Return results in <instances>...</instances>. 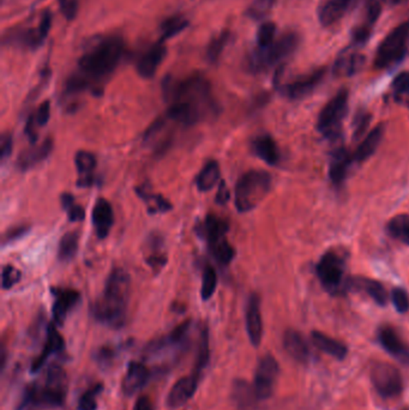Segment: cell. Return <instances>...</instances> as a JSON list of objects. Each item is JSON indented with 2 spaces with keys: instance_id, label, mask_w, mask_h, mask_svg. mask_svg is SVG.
I'll list each match as a JSON object with an SVG mask.
<instances>
[{
  "instance_id": "obj_1",
  "label": "cell",
  "mask_w": 409,
  "mask_h": 410,
  "mask_svg": "<svg viewBox=\"0 0 409 410\" xmlns=\"http://www.w3.org/2000/svg\"><path fill=\"white\" fill-rule=\"evenodd\" d=\"M131 277L123 268H114L106 280L104 292L91 306L96 322L112 329L124 326L128 315Z\"/></svg>"
},
{
  "instance_id": "obj_2",
  "label": "cell",
  "mask_w": 409,
  "mask_h": 410,
  "mask_svg": "<svg viewBox=\"0 0 409 410\" xmlns=\"http://www.w3.org/2000/svg\"><path fill=\"white\" fill-rule=\"evenodd\" d=\"M124 53V41L120 37L102 39L86 50L79 59V73L94 87V95H101L100 83L108 78L117 68Z\"/></svg>"
},
{
  "instance_id": "obj_3",
  "label": "cell",
  "mask_w": 409,
  "mask_h": 410,
  "mask_svg": "<svg viewBox=\"0 0 409 410\" xmlns=\"http://www.w3.org/2000/svg\"><path fill=\"white\" fill-rule=\"evenodd\" d=\"M162 91L167 102H185L200 110L205 118L215 117L220 112L218 104L213 97L211 86L200 75H193L191 77L179 82L167 77L162 82Z\"/></svg>"
},
{
  "instance_id": "obj_4",
  "label": "cell",
  "mask_w": 409,
  "mask_h": 410,
  "mask_svg": "<svg viewBox=\"0 0 409 410\" xmlns=\"http://www.w3.org/2000/svg\"><path fill=\"white\" fill-rule=\"evenodd\" d=\"M273 179L265 170H249L238 179L234 188V204L241 214L258 206L272 188Z\"/></svg>"
},
{
  "instance_id": "obj_5",
  "label": "cell",
  "mask_w": 409,
  "mask_h": 410,
  "mask_svg": "<svg viewBox=\"0 0 409 410\" xmlns=\"http://www.w3.org/2000/svg\"><path fill=\"white\" fill-rule=\"evenodd\" d=\"M37 406L46 408H59L64 406L68 395V375L58 364H52L45 374L41 384L30 387Z\"/></svg>"
},
{
  "instance_id": "obj_6",
  "label": "cell",
  "mask_w": 409,
  "mask_h": 410,
  "mask_svg": "<svg viewBox=\"0 0 409 410\" xmlns=\"http://www.w3.org/2000/svg\"><path fill=\"white\" fill-rule=\"evenodd\" d=\"M301 45V37L296 32H286L278 40H275L268 48H258L249 58L251 72L267 71L275 65L291 57Z\"/></svg>"
},
{
  "instance_id": "obj_7",
  "label": "cell",
  "mask_w": 409,
  "mask_h": 410,
  "mask_svg": "<svg viewBox=\"0 0 409 410\" xmlns=\"http://www.w3.org/2000/svg\"><path fill=\"white\" fill-rule=\"evenodd\" d=\"M409 21L394 28L378 46L374 66L379 70L390 68L401 63L408 50Z\"/></svg>"
},
{
  "instance_id": "obj_8",
  "label": "cell",
  "mask_w": 409,
  "mask_h": 410,
  "mask_svg": "<svg viewBox=\"0 0 409 410\" xmlns=\"http://www.w3.org/2000/svg\"><path fill=\"white\" fill-rule=\"evenodd\" d=\"M316 271L324 289L332 295H340L347 291L345 260L341 253L334 250L327 251L319 260Z\"/></svg>"
},
{
  "instance_id": "obj_9",
  "label": "cell",
  "mask_w": 409,
  "mask_h": 410,
  "mask_svg": "<svg viewBox=\"0 0 409 410\" xmlns=\"http://www.w3.org/2000/svg\"><path fill=\"white\" fill-rule=\"evenodd\" d=\"M348 91L342 89L321 110L317 130L327 138H336L340 135L342 121L348 112Z\"/></svg>"
},
{
  "instance_id": "obj_10",
  "label": "cell",
  "mask_w": 409,
  "mask_h": 410,
  "mask_svg": "<svg viewBox=\"0 0 409 410\" xmlns=\"http://www.w3.org/2000/svg\"><path fill=\"white\" fill-rule=\"evenodd\" d=\"M371 382L379 396L383 398H395L403 390V380L400 371L395 366L379 362L371 369Z\"/></svg>"
},
{
  "instance_id": "obj_11",
  "label": "cell",
  "mask_w": 409,
  "mask_h": 410,
  "mask_svg": "<svg viewBox=\"0 0 409 410\" xmlns=\"http://www.w3.org/2000/svg\"><path fill=\"white\" fill-rule=\"evenodd\" d=\"M278 364L276 359L272 355H265L259 360L256 369L254 390L257 400L264 401L273 396L275 384L278 380Z\"/></svg>"
},
{
  "instance_id": "obj_12",
  "label": "cell",
  "mask_w": 409,
  "mask_h": 410,
  "mask_svg": "<svg viewBox=\"0 0 409 410\" xmlns=\"http://www.w3.org/2000/svg\"><path fill=\"white\" fill-rule=\"evenodd\" d=\"M325 68H321L292 79L291 82L278 84V91L289 100H301L314 92L325 76Z\"/></svg>"
},
{
  "instance_id": "obj_13",
  "label": "cell",
  "mask_w": 409,
  "mask_h": 410,
  "mask_svg": "<svg viewBox=\"0 0 409 410\" xmlns=\"http://www.w3.org/2000/svg\"><path fill=\"white\" fill-rule=\"evenodd\" d=\"M55 302L52 307V315L55 325L63 326L68 313L81 302V293L73 288H52Z\"/></svg>"
},
{
  "instance_id": "obj_14",
  "label": "cell",
  "mask_w": 409,
  "mask_h": 410,
  "mask_svg": "<svg viewBox=\"0 0 409 410\" xmlns=\"http://www.w3.org/2000/svg\"><path fill=\"white\" fill-rule=\"evenodd\" d=\"M229 224L227 219L220 217L218 215H207L204 221L196 227V233L207 242L208 247L218 245L220 242L227 240Z\"/></svg>"
},
{
  "instance_id": "obj_15",
  "label": "cell",
  "mask_w": 409,
  "mask_h": 410,
  "mask_svg": "<svg viewBox=\"0 0 409 410\" xmlns=\"http://www.w3.org/2000/svg\"><path fill=\"white\" fill-rule=\"evenodd\" d=\"M365 65V57L355 50V47H347L340 52L332 66V73L336 77H352L359 73Z\"/></svg>"
},
{
  "instance_id": "obj_16",
  "label": "cell",
  "mask_w": 409,
  "mask_h": 410,
  "mask_svg": "<svg viewBox=\"0 0 409 410\" xmlns=\"http://www.w3.org/2000/svg\"><path fill=\"white\" fill-rule=\"evenodd\" d=\"M246 331L252 346H258L263 338V322L260 313V299L254 293L251 294L246 306Z\"/></svg>"
},
{
  "instance_id": "obj_17",
  "label": "cell",
  "mask_w": 409,
  "mask_h": 410,
  "mask_svg": "<svg viewBox=\"0 0 409 410\" xmlns=\"http://www.w3.org/2000/svg\"><path fill=\"white\" fill-rule=\"evenodd\" d=\"M354 0H322L317 9L318 21L323 27H332L350 11Z\"/></svg>"
},
{
  "instance_id": "obj_18",
  "label": "cell",
  "mask_w": 409,
  "mask_h": 410,
  "mask_svg": "<svg viewBox=\"0 0 409 410\" xmlns=\"http://www.w3.org/2000/svg\"><path fill=\"white\" fill-rule=\"evenodd\" d=\"M91 221L97 239L104 240L108 237L114 224V211L112 205L105 198H99L91 211Z\"/></svg>"
},
{
  "instance_id": "obj_19",
  "label": "cell",
  "mask_w": 409,
  "mask_h": 410,
  "mask_svg": "<svg viewBox=\"0 0 409 410\" xmlns=\"http://www.w3.org/2000/svg\"><path fill=\"white\" fill-rule=\"evenodd\" d=\"M353 164H355L353 154L347 150L345 146H339L332 150L329 166V178L334 186H341L347 179L350 166Z\"/></svg>"
},
{
  "instance_id": "obj_20",
  "label": "cell",
  "mask_w": 409,
  "mask_h": 410,
  "mask_svg": "<svg viewBox=\"0 0 409 410\" xmlns=\"http://www.w3.org/2000/svg\"><path fill=\"white\" fill-rule=\"evenodd\" d=\"M53 139L46 138L40 146L24 149L17 157L16 167L21 172H27L29 169L34 168L35 166L48 159L50 153L53 151Z\"/></svg>"
},
{
  "instance_id": "obj_21",
  "label": "cell",
  "mask_w": 409,
  "mask_h": 410,
  "mask_svg": "<svg viewBox=\"0 0 409 410\" xmlns=\"http://www.w3.org/2000/svg\"><path fill=\"white\" fill-rule=\"evenodd\" d=\"M378 341L386 351L396 359L409 362V346L400 335L391 326H382L378 330Z\"/></svg>"
},
{
  "instance_id": "obj_22",
  "label": "cell",
  "mask_w": 409,
  "mask_h": 410,
  "mask_svg": "<svg viewBox=\"0 0 409 410\" xmlns=\"http://www.w3.org/2000/svg\"><path fill=\"white\" fill-rule=\"evenodd\" d=\"M198 379L200 378L195 374L179 379L169 391L167 396V406L172 409H175L187 404L195 395Z\"/></svg>"
},
{
  "instance_id": "obj_23",
  "label": "cell",
  "mask_w": 409,
  "mask_h": 410,
  "mask_svg": "<svg viewBox=\"0 0 409 410\" xmlns=\"http://www.w3.org/2000/svg\"><path fill=\"white\" fill-rule=\"evenodd\" d=\"M75 164L78 172V179L76 184L81 188H88L97 184V177L94 170L96 168V156L89 151L79 150L75 155Z\"/></svg>"
},
{
  "instance_id": "obj_24",
  "label": "cell",
  "mask_w": 409,
  "mask_h": 410,
  "mask_svg": "<svg viewBox=\"0 0 409 410\" xmlns=\"http://www.w3.org/2000/svg\"><path fill=\"white\" fill-rule=\"evenodd\" d=\"M251 149L258 159L269 166H278L281 161V151L278 143L270 135H259L251 141Z\"/></svg>"
},
{
  "instance_id": "obj_25",
  "label": "cell",
  "mask_w": 409,
  "mask_h": 410,
  "mask_svg": "<svg viewBox=\"0 0 409 410\" xmlns=\"http://www.w3.org/2000/svg\"><path fill=\"white\" fill-rule=\"evenodd\" d=\"M149 378H151V372L146 364L132 361L129 364L128 371L124 377V393L126 396H133L144 387Z\"/></svg>"
},
{
  "instance_id": "obj_26",
  "label": "cell",
  "mask_w": 409,
  "mask_h": 410,
  "mask_svg": "<svg viewBox=\"0 0 409 410\" xmlns=\"http://www.w3.org/2000/svg\"><path fill=\"white\" fill-rule=\"evenodd\" d=\"M166 53H167V50H166L162 41L153 46L151 50L144 53V55L138 61V64H137L138 75L142 78H146V79H151V78L154 77L156 72H158V70H159L160 65H161L162 60L166 57Z\"/></svg>"
},
{
  "instance_id": "obj_27",
  "label": "cell",
  "mask_w": 409,
  "mask_h": 410,
  "mask_svg": "<svg viewBox=\"0 0 409 410\" xmlns=\"http://www.w3.org/2000/svg\"><path fill=\"white\" fill-rule=\"evenodd\" d=\"M347 289H355V291H363L370 295L371 299L379 306H386L388 304L387 289L384 288L382 283L378 282L376 280L366 277H353L347 280L345 284Z\"/></svg>"
},
{
  "instance_id": "obj_28",
  "label": "cell",
  "mask_w": 409,
  "mask_h": 410,
  "mask_svg": "<svg viewBox=\"0 0 409 410\" xmlns=\"http://www.w3.org/2000/svg\"><path fill=\"white\" fill-rule=\"evenodd\" d=\"M64 338L58 333L55 328V324L52 323L47 328V338H46L45 346L42 349L41 354L37 356V360L32 364V372H37L46 364L47 359L55 353H60L64 349Z\"/></svg>"
},
{
  "instance_id": "obj_29",
  "label": "cell",
  "mask_w": 409,
  "mask_h": 410,
  "mask_svg": "<svg viewBox=\"0 0 409 410\" xmlns=\"http://www.w3.org/2000/svg\"><path fill=\"white\" fill-rule=\"evenodd\" d=\"M283 346L289 356L301 364H306L311 358L307 343L296 330H287L283 335Z\"/></svg>"
},
{
  "instance_id": "obj_30",
  "label": "cell",
  "mask_w": 409,
  "mask_h": 410,
  "mask_svg": "<svg viewBox=\"0 0 409 410\" xmlns=\"http://www.w3.org/2000/svg\"><path fill=\"white\" fill-rule=\"evenodd\" d=\"M135 192H136L137 196L146 203V211L151 215L164 214L173 209L172 203L167 198H164L162 195H159V193L151 192V186L146 184L137 186L135 188Z\"/></svg>"
},
{
  "instance_id": "obj_31",
  "label": "cell",
  "mask_w": 409,
  "mask_h": 410,
  "mask_svg": "<svg viewBox=\"0 0 409 410\" xmlns=\"http://www.w3.org/2000/svg\"><path fill=\"white\" fill-rule=\"evenodd\" d=\"M164 237L159 233H151L146 246L151 251L149 255L146 257V263L155 273H159L167 264V255L164 252Z\"/></svg>"
},
{
  "instance_id": "obj_32",
  "label": "cell",
  "mask_w": 409,
  "mask_h": 410,
  "mask_svg": "<svg viewBox=\"0 0 409 410\" xmlns=\"http://www.w3.org/2000/svg\"><path fill=\"white\" fill-rule=\"evenodd\" d=\"M383 135H384V126L383 125H378V126L373 128L371 133H368L366 138H364L363 141L360 143V146L356 148V150L352 153L355 164L364 162L377 151L378 146L382 141Z\"/></svg>"
},
{
  "instance_id": "obj_33",
  "label": "cell",
  "mask_w": 409,
  "mask_h": 410,
  "mask_svg": "<svg viewBox=\"0 0 409 410\" xmlns=\"http://www.w3.org/2000/svg\"><path fill=\"white\" fill-rule=\"evenodd\" d=\"M311 340L314 342V346H317L319 351H323L327 355L335 358L337 360H343L348 354V348L335 338H329L325 333L321 331H312Z\"/></svg>"
},
{
  "instance_id": "obj_34",
  "label": "cell",
  "mask_w": 409,
  "mask_h": 410,
  "mask_svg": "<svg viewBox=\"0 0 409 410\" xmlns=\"http://www.w3.org/2000/svg\"><path fill=\"white\" fill-rule=\"evenodd\" d=\"M220 164L216 159H210L204 164V167L200 169V173L197 174L196 186L200 192H209L220 182Z\"/></svg>"
},
{
  "instance_id": "obj_35",
  "label": "cell",
  "mask_w": 409,
  "mask_h": 410,
  "mask_svg": "<svg viewBox=\"0 0 409 410\" xmlns=\"http://www.w3.org/2000/svg\"><path fill=\"white\" fill-rule=\"evenodd\" d=\"M79 247V234L76 231L65 233L61 237L58 247V260L60 262H70L77 255Z\"/></svg>"
},
{
  "instance_id": "obj_36",
  "label": "cell",
  "mask_w": 409,
  "mask_h": 410,
  "mask_svg": "<svg viewBox=\"0 0 409 410\" xmlns=\"http://www.w3.org/2000/svg\"><path fill=\"white\" fill-rule=\"evenodd\" d=\"M210 359V346H209V330L208 326L200 330V340H198V349H197V356H196L195 372L193 374L198 378L203 369L207 367Z\"/></svg>"
},
{
  "instance_id": "obj_37",
  "label": "cell",
  "mask_w": 409,
  "mask_h": 410,
  "mask_svg": "<svg viewBox=\"0 0 409 410\" xmlns=\"http://www.w3.org/2000/svg\"><path fill=\"white\" fill-rule=\"evenodd\" d=\"M387 232L395 240L409 245V215H397L388 222Z\"/></svg>"
},
{
  "instance_id": "obj_38",
  "label": "cell",
  "mask_w": 409,
  "mask_h": 410,
  "mask_svg": "<svg viewBox=\"0 0 409 410\" xmlns=\"http://www.w3.org/2000/svg\"><path fill=\"white\" fill-rule=\"evenodd\" d=\"M233 401L241 408L250 406L254 400H257L254 387L249 385L245 380H236L232 389Z\"/></svg>"
},
{
  "instance_id": "obj_39",
  "label": "cell",
  "mask_w": 409,
  "mask_h": 410,
  "mask_svg": "<svg viewBox=\"0 0 409 410\" xmlns=\"http://www.w3.org/2000/svg\"><path fill=\"white\" fill-rule=\"evenodd\" d=\"M392 95L397 102L409 107V71L399 73L391 83Z\"/></svg>"
},
{
  "instance_id": "obj_40",
  "label": "cell",
  "mask_w": 409,
  "mask_h": 410,
  "mask_svg": "<svg viewBox=\"0 0 409 410\" xmlns=\"http://www.w3.org/2000/svg\"><path fill=\"white\" fill-rule=\"evenodd\" d=\"M60 203L63 209L66 211L70 222H81L86 219V209L82 205L76 203L75 197L71 193H63L60 196Z\"/></svg>"
},
{
  "instance_id": "obj_41",
  "label": "cell",
  "mask_w": 409,
  "mask_h": 410,
  "mask_svg": "<svg viewBox=\"0 0 409 410\" xmlns=\"http://www.w3.org/2000/svg\"><path fill=\"white\" fill-rule=\"evenodd\" d=\"M218 287V273L214 266L205 265L202 276V288H200V296L204 301L209 300L211 296L214 295L215 291Z\"/></svg>"
},
{
  "instance_id": "obj_42",
  "label": "cell",
  "mask_w": 409,
  "mask_h": 410,
  "mask_svg": "<svg viewBox=\"0 0 409 410\" xmlns=\"http://www.w3.org/2000/svg\"><path fill=\"white\" fill-rule=\"evenodd\" d=\"M210 253L221 266H228L236 257V248L228 240L220 242L218 245L209 247Z\"/></svg>"
},
{
  "instance_id": "obj_43",
  "label": "cell",
  "mask_w": 409,
  "mask_h": 410,
  "mask_svg": "<svg viewBox=\"0 0 409 410\" xmlns=\"http://www.w3.org/2000/svg\"><path fill=\"white\" fill-rule=\"evenodd\" d=\"M189 26V21L182 17H178V16H173L169 19L164 21V23L161 24V32H162V40L164 41L167 39L175 37L179 32H182V30L187 29Z\"/></svg>"
},
{
  "instance_id": "obj_44",
  "label": "cell",
  "mask_w": 409,
  "mask_h": 410,
  "mask_svg": "<svg viewBox=\"0 0 409 410\" xmlns=\"http://www.w3.org/2000/svg\"><path fill=\"white\" fill-rule=\"evenodd\" d=\"M228 41H229V32H222L218 37L213 39L210 41L209 46H208V50H207V58L209 60L210 63H218L220 57L223 53V50L226 48Z\"/></svg>"
},
{
  "instance_id": "obj_45",
  "label": "cell",
  "mask_w": 409,
  "mask_h": 410,
  "mask_svg": "<svg viewBox=\"0 0 409 410\" xmlns=\"http://www.w3.org/2000/svg\"><path fill=\"white\" fill-rule=\"evenodd\" d=\"M275 3L276 0H254V3L246 11V14L255 21L265 19L273 11Z\"/></svg>"
},
{
  "instance_id": "obj_46",
  "label": "cell",
  "mask_w": 409,
  "mask_h": 410,
  "mask_svg": "<svg viewBox=\"0 0 409 410\" xmlns=\"http://www.w3.org/2000/svg\"><path fill=\"white\" fill-rule=\"evenodd\" d=\"M102 390H104L102 384H96L94 387H89L78 401V410L97 409V396L100 395Z\"/></svg>"
},
{
  "instance_id": "obj_47",
  "label": "cell",
  "mask_w": 409,
  "mask_h": 410,
  "mask_svg": "<svg viewBox=\"0 0 409 410\" xmlns=\"http://www.w3.org/2000/svg\"><path fill=\"white\" fill-rule=\"evenodd\" d=\"M276 37V24L273 22H264L260 24L257 32V46L258 48H268L273 45Z\"/></svg>"
},
{
  "instance_id": "obj_48",
  "label": "cell",
  "mask_w": 409,
  "mask_h": 410,
  "mask_svg": "<svg viewBox=\"0 0 409 410\" xmlns=\"http://www.w3.org/2000/svg\"><path fill=\"white\" fill-rule=\"evenodd\" d=\"M386 0H366L365 4V21L363 23L374 27L379 16L382 14L383 3Z\"/></svg>"
},
{
  "instance_id": "obj_49",
  "label": "cell",
  "mask_w": 409,
  "mask_h": 410,
  "mask_svg": "<svg viewBox=\"0 0 409 410\" xmlns=\"http://www.w3.org/2000/svg\"><path fill=\"white\" fill-rule=\"evenodd\" d=\"M21 277L22 273L17 268H15L14 265H5L1 273V288L4 291H9L21 281Z\"/></svg>"
},
{
  "instance_id": "obj_50",
  "label": "cell",
  "mask_w": 409,
  "mask_h": 410,
  "mask_svg": "<svg viewBox=\"0 0 409 410\" xmlns=\"http://www.w3.org/2000/svg\"><path fill=\"white\" fill-rule=\"evenodd\" d=\"M370 124H371V114L364 110H359L355 115L354 121H353V137H354V139H359L363 137V135L366 133Z\"/></svg>"
},
{
  "instance_id": "obj_51",
  "label": "cell",
  "mask_w": 409,
  "mask_h": 410,
  "mask_svg": "<svg viewBox=\"0 0 409 410\" xmlns=\"http://www.w3.org/2000/svg\"><path fill=\"white\" fill-rule=\"evenodd\" d=\"M391 302L399 313H406L409 311V295L402 288H394L391 292Z\"/></svg>"
},
{
  "instance_id": "obj_52",
  "label": "cell",
  "mask_w": 409,
  "mask_h": 410,
  "mask_svg": "<svg viewBox=\"0 0 409 410\" xmlns=\"http://www.w3.org/2000/svg\"><path fill=\"white\" fill-rule=\"evenodd\" d=\"M29 232H30V226H28V224H19L16 227L10 228L9 231H6L3 234L1 242H3V245H9V244H12V242H17L19 239L26 237Z\"/></svg>"
},
{
  "instance_id": "obj_53",
  "label": "cell",
  "mask_w": 409,
  "mask_h": 410,
  "mask_svg": "<svg viewBox=\"0 0 409 410\" xmlns=\"http://www.w3.org/2000/svg\"><path fill=\"white\" fill-rule=\"evenodd\" d=\"M117 356V349L113 346H104L97 349L95 354V359L97 364H100L102 369H108L111 364H113L114 359Z\"/></svg>"
},
{
  "instance_id": "obj_54",
  "label": "cell",
  "mask_w": 409,
  "mask_h": 410,
  "mask_svg": "<svg viewBox=\"0 0 409 410\" xmlns=\"http://www.w3.org/2000/svg\"><path fill=\"white\" fill-rule=\"evenodd\" d=\"M14 150V137L12 133H4L0 137V157L1 161L9 159Z\"/></svg>"
},
{
  "instance_id": "obj_55",
  "label": "cell",
  "mask_w": 409,
  "mask_h": 410,
  "mask_svg": "<svg viewBox=\"0 0 409 410\" xmlns=\"http://www.w3.org/2000/svg\"><path fill=\"white\" fill-rule=\"evenodd\" d=\"M52 12L50 11H45L42 14L41 21L39 23V27H37V37L40 39V41H45L46 37L50 34V27H52Z\"/></svg>"
},
{
  "instance_id": "obj_56",
  "label": "cell",
  "mask_w": 409,
  "mask_h": 410,
  "mask_svg": "<svg viewBox=\"0 0 409 410\" xmlns=\"http://www.w3.org/2000/svg\"><path fill=\"white\" fill-rule=\"evenodd\" d=\"M35 115V121L37 126L44 128L50 121V102L48 100L44 101L41 105L39 106Z\"/></svg>"
},
{
  "instance_id": "obj_57",
  "label": "cell",
  "mask_w": 409,
  "mask_h": 410,
  "mask_svg": "<svg viewBox=\"0 0 409 410\" xmlns=\"http://www.w3.org/2000/svg\"><path fill=\"white\" fill-rule=\"evenodd\" d=\"M79 0H59L61 14H64L66 19H73L76 17L78 11Z\"/></svg>"
},
{
  "instance_id": "obj_58",
  "label": "cell",
  "mask_w": 409,
  "mask_h": 410,
  "mask_svg": "<svg viewBox=\"0 0 409 410\" xmlns=\"http://www.w3.org/2000/svg\"><path fill=\"white\" fill-rule=\"evenodd\" d=\"M229 199H231V192H229V188H228L226 182H225V180H221L220 184H218V193H216V197H215V202H216L218 205H226L228 202H229Z\"/></svg>"
},
{
  "instance_id": "obj_59",
  "label": "cell",
  "mask_w": 409,
  "mask_h": 410,
  "mask_svg": "<svg viewBox=\"0 0 409 410\" xmlns=\"http://www.w3.org/2000/svg\"><path fill=\"white\" fill-rule=\"evenodd\" d=\"M37 121H35V115L32 114L29 118H28L27 124H26V128H24V133L27 135L28 139L30 141L32 146H35V143L37 141L39 135L37 133V128H35Z\"/></svg>"
},
{
  "instance_id": "obj_60",
  "label": "cell",
  "mask_w": 409,
  "mask_h": 410,
  "mask_svg": "<svg viewBox=\"0 0 409 410\" xmlns=\"http://www.w3.org/2000/svg\"><path fill=\"white\" fill-rule=\"evenodd\" d=\"M37 407V401H35L34 395H32V389L29 387H28L26 393H24L22 402L19 403V407H17V409L16 410H34Z\"/></svg>"
},
{
  "instance_id": "obj_61",
  "label": "cell",
  "mask_w": 409,
  "mask_h": 410,
  "mask_svg": "<svg viewBox=\"0 0 409 410\" xmlns=\"http://www.w3.org/2000/svg\"><path fill=\"white\" fill-rule=\"evenodd\" d=\"M133 410H154L153 404L149 400V397L142 396L137 400L136 404L133 407Z\"/></svg>"
},
{
  "instance_id": "obj_62",
  "label": "cell",
  "mask_w": 409,
  "mask_h": 410,
  "mask_svg": "<svg viewBox=\"0 0 409 410\" xmlns=\"http://www.w3.org/2000/svg\"><path fill=\"white\" fill-rule=\"evenodd\" d=\"M387 3H389L390 5H399L402 4V3H405L407 0H386Z\"/></svg>"
}]
</instances>
